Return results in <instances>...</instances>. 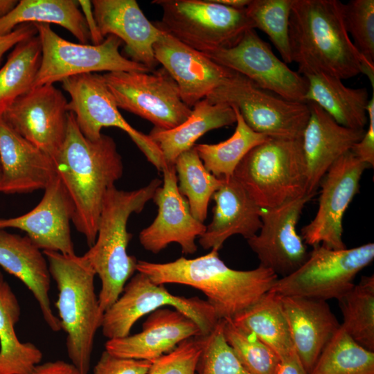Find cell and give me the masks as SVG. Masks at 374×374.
<instances>
[{"mask_svg":"<svg viewBox=\"0 0 374 374\" xmlns=\"http://www.w3.org/2000/svg\"><path fill=\"white\" fill-rule=\"evenodd\" d=\"M53 163L73 204L72 222L90 247L96 239L105 196L123 175L116 144L103 134L97 140L87 139L69 112L65 139Z\"/></svg>","mask_w":374,"mask_h":374,"instance_id":"obj_1","label":"cell"},{"mask_svg":"<svg viewBox=\"0 0 374 374\" xmlns=\"http://www.w3.org/2000/svg\"><path fill=\"white\" fill-rule=\"evenodd\" d=\"M289 39L298 73H322L341 80L374 72L354 46L339 0H292Z\"/></svg>","mask_w":374,"mask_h":374,"instance_id":"obj_2","label":"cell"},{"mask_svg":"<svg viewBox=\"0 0 374 374\" xmlns=\"http://www.w3.org/2000/svg\"><path fill=\"white\" fill-rule=\"evenodd\" d=\"M136 271L157 284H181L200 290L219 319H233L268 292L279 278L260 265L251 270L231 269L214 249L195 258L181 257L166 263L138 260Z\"/></svg>","mask_w":374,"mask_h":374,"instance_id":"obj_3","label":"cell"},{"mask_svg":"<svg viewBox=\"0 0 374 374\" xmlns=\"http://www.w3.org/2000/svg\"><path fill=\"white\" fill-rule=\"evenodd\" d=\"M161 184L162 181L157 178L130 191L118 190L114 186L105 196L96 241L82 256L100 280L98 298L103 312L118 299L136 271L138 260L127 251L132 238L127 230L128 219L133 213L143 210Z\"/></svg>","mask_w":374,"mask_h":374,"instance_id":"obj_4","label":"cell"},{"mask_svg":"<svg viewBox=\"0 0 374 374\" xmlns=\"http://www.w3.org/2000/svg\"><path fill=\"white\" fill-rule=\"evenodd\" d=\"M43 253L58 290L55 305L66 334L68 357L80 374H88L94 338L104 314L95 292L96 273L82 256Z\"/></svg>","mask_w":374,"mask_h":374,"instance_id":"obj_5","label":"cell"},{"mask_svg":"<svg viewBox=\"0 0 374 374\" xmlns=\"http://www.w3.org/2000/svg\"><path fill=\"white\" fill-rule=\"evenodd\" d=\"M233 177L261 208L276 207L307 195L301 139L268 137L247 154Z\"/></svg>","mask_w":374,"mask_h":374,"instance_id":"obj_6","label":"cell"},{"mask_svg":"<svg viewBox=\"0 0 374 374\" xmlns=\"http://www.w3.org/2000/svg\"><path fill=\"white\" fill-rule=\"evenodd\" d=\"M163 11L153 24L161 31L202 53L235 44L253 28L245 8L236 9L213 0H154Z\"/></svg>","mask_w":374,"mask_h":374,"instance_id":"obj_7","label":"cell"},{"mask_svg":"<svg viewBox=\"0 0 374 374\" xmlns=\"http://www.w3.org/2000/svg\"><path fill=\"white\" fill-rule=\"evenodd\" d=\"M206 98L236 108L251 130L271 138L301 139L310 116L308 103L285 99L235 71Z\"/></svg>","mask_w":374,"mask_h":374,"instance_id":"obj_8","label":"cell"},{"mask_svg":"<svg viewBox=\"0 0 374 374\" xmlns=\"http://www.w3.org/2000/svg\"><path fill=\"white\" fill-rule=\"evenodd\" d=\"M165 306L172 307L190 318L203 335L210 333L220 320L207 300L174 295L163 284L155 283L138 271L127 281L118 299L104 312L102 332L108 339L126 337L141 317Z\"/></svg>","mask_w":374,"mask_h":374,"instance_id":"obj_9","label":"cell"},{"mask_svg":"<svg viewBox=\"0 0 374 374\" xmlns=\"http://www.w3.org/2000/svg\"><path fill=\"white\" fill-rule=\"evenodd\" d=\"M374 258V244L335 250L313 247L304 263L293 273L278 278L269 291L323 301L338 299L355 284L357 274Z\"/></svg>","mask_w":374,"mask_h":374,"instance_id":"obj_10","label":"cell"},{"mask_svg":"<svg viewBox=\"0 0 374 374\" xmlns=\"http://www.w3.org/2000/svg\"><path fill=\"white\" fill-rule=\"evenodd\" d=\"M42 46V60L33 88L53 84L64 79L98 71H151L139 62L121 54L122 41L107 35L98 45L77 44L67 41L55 33L50 24H33Z\"/></svg>","mask_w":374,"mask_h":374,"instance_id":"obj_11","label":"cell"},{"mask_svg":"<svg viewBox=\"0 0 374 374\" xmlns=\"http://www.w3.org/2000/svg\"><path fill=\"white\" fill-rule=\"evenodd\" d=\"M103 75L118 108L150 121L156 128H174L192 112L163 67L151 72L114 71Z\"/></svg>","mask_w":374,"mask_h":374,"instance_id":"obj_12","label":"cell"},{"mask_svg":"<svg viewBox=\"0 0 374 374\" xmlns=\"http://www.w3.org/2000/svg\"><path fill=\"white\" fill-rule=\"evenodd\" d=\"M62 85L71 98L67 110L73 114L78 128L87 139L97 140L103 127H118L161 171L164 161L159 148L148 134L134 128L123 117L103 75L87 73L70 76L62 81Z\"/></svg>","mask_w":374,"mask_h":374,"instance_id":"obj_13","label":"cell"},{"mask_svg":"<svg viewBox=\"0 0 374 374\" xmlns=\"http://www.w3.org/2000/svg\"><path fill=\"white\" fill-rule=\"evenodd\" d=\"M203 53L264 89L290 100L305 102L307 79L276 57L269 44L259 37L254 28L247 30L231 47Z\"/></svg>","mask_w":374,"mask_h":374,"instance_id":"obj_14","label":"cell"},{"mask_svg":"<svg viewBox=\"0 0 374 374\" xmlns=\"http://www.w3.org/2000/svg\"><path fill=\"white\" fill-rule=\"evenodd\" d=\"M370 166L351 151L339 158L319 182V207L312 221L301 229L305 244L330 249H346L343 241V218L352 199L359 190L364 171Z\"/></svg>","mask_w":374,"mask_h":374,"instance_id":"obj_15","label":"cell"},{"mask_svg":"<svg viewBox=\"0 0 374 374\" xmlns=\"http://www.w3.org/2000/svg\"><path fill=\"white\" fill-rule=\"evenodd\" d=\"M314 196L305 195L276 207L261 208V227L247 240L259 265L284 277L304 263L309 252L296 225L305 205Z\"/></svg>","mask_w":374,"mask_h":374,"instance_id":"obj_16","label":"cell"},{"mask_svg":"<svg viewBox=\"0 0 374 374\" xmlns=\"http://www.w3.org/2000/svg\"><path fill=\"white\" fill-rule=\"evenodd\" d=\"M67 103L60 89L53 84H44L19 97L1 116L53 161L66 134Z\"/></svg>","mask_w":374,"mask_h":374,"instance_id":"obj_17","label":"cell"},{"mask_svg":"<svg viewBox=\"0 0 374 374\" xmlns=\"http://www.w3.org/2000/svg\"><path fill=\"white\" fill-rule=\"evenodd\" d=\"M161 172L162 184L152 197L158 207L157 215L140 232V243L153 253L177 243L183 253L193 254L197 249L195 240L205 232L206 226L193 217L187 199L180 193L175 166L165 164Z\"/></svg>","mask_w":374,"mask_h":374,"instance_id":"obj_18","label":"cell"},{"mask_svg":"<svg viewBox=\"0 0 374 374\" xmlns=\"http://www.w3.org/2000/svg\"><path fill=\"white\" fill-rule=\"evenodd\" d=\"M44 190L42 199L29 212L15 217L0 218V229L13 228L24 231L43 251L75 254L70 228L74 213L72 200L57 175Z\"/></svg>","mask_w":374,"mask_h":374,"instance_id":"obj_19","label":"cell"},{"mask_svg":"<svg viewBox=\"0 0 374 374\" xmlns=\"http://www.w3.org/2000/svg\"><path fill=\"white\" fill-rule=\"evenodd\" d=\"M154 53L157 62L177 84L184 103L190 108L233 71L164 32L154 44Z\"/></svg>","mask_w":374,"mask_h":374,"instance_id":"obj_20","label":"cell"},{"mask_svg":"<svg viewBox=\"0 0 374 374\" xmlns=\"http://www.w3.org/2000/svg\"><path fill=\"white\" fill-rule=\"evenodd\" d=\"M202 335L190 318L174 308H161L149 314L140 332L108 339L105 350L117 357L153 362L184 340Z\"/></svg>","mask_w":374,"mask_h":374,"instance_id":"obj_21","label":"cell"},{"mask_svg":"<svg viewBox=\"0 0 374 374\" xmlns=\"http://www.w3.org/2000/svg\"><path fill=\"white\" fill-rule=\"evenodd\" d=\"M310 116L301 136L307 172V195H314L330 167L363 137L365 130L337 123L316 103L306 102Z\"/></svg>","mask_w":374,"mask_h":374,"instance_id":"obj_22","label":"cell"},{"mask_svg":"<svg viewBox=\"0 0 374 374\" xmlns=\"http://www.w3.org/2000/svg\"><path fill=\"white\" fill-rule=\"evenodd\" d=\"M93 11L104 38L112 35L125 44L132 60L143 64L151 71L159 64L154 44L163 31L145 17L135 0H93Z\"/></svg>","mask_w":374,"mask_h":374,"instance_id":"obj_23","label":"cell"},{"mask_svg":"<svg viewBox=\"0 0 374 374\" xmlns=\"http://www.w3.org/2000/svg\"><path fill=\"white\" fill-rule=\"evenodd\" d=\"M0 193L44 189L56 175L52 159L14 130L0 116Z\"/></svg>","mask_w":374,"mask_h":374,"instance_id":"obj_24","label":"cell"},{"mask_svg":"<svg viewBox=\"0 0 374 374\" xmlns=\"http://www.w3.org/2000/svg\"><path fill=\"white\" fill-rule=\"evenodd\" d=\"M279 299L294 350L309 374L341 323L326 301L299 296Z\"/></svg>","mask_w":374,"mask_h":374,"instance_id":"obj_25","label":"cell"},{"mask_svg":"<svg viewBox=\"0 0 374 374\" xmlns=\"http://www.w3.org/2000/svg\"><path fill=\"white\" fill-rule=\"evenodd\" d=\"M212 199L215 202L213 219L199 237L204 249L219 251L224 242L233 235L247 240L260 230L261 208L233 177L224 179Z\"/></svg>","mask_w":374,"mask_h":374,"instance_id":"obj_26","label":"cell"},{"mask_svg":"<svg viewBox=\"0 0 374 374\" xmlns=\"http://www.w3.org/2000/svg\"><path fill=\"white\" fill-rule=\"evenodd\" d=\"M0 267L20 280L31 292L50 329L53 332L61 330L60 319L51 305V276L43 251L27 235L0 229Z\"/></svg>","mask_w":374,"mask_h":374,"instance_id":"obj_27","label":"cell"},{"mask_svg":"<svg viewBox=\"0 0 374 374\" xmlns=\"http://www.w3.org/2000/svg\"><path fill=\"white\" fill-rule=\"evenodd\" d=\"M236 123L233 108L224 103H212L206 98L197 102L188 118L170 129L154 128L148 136L159 148L166 165H174L176 159L190 150L208 131Z\"/></svg>","mask_w":374,"mask_h":374,"instance_id":"obj_28","label":"cell"},{"mask_svg":"<svg viewBox=\"0 0 374 374\" xmlns=\"http://www.w3.org/2000/svg\"><path fill=\"white\" fill-rule=\"evenodd\" d=\"M308 89L305 102L316 103L339 125L364 130L368 123L367 89L350 88L342 80L322 73H306Z\"/></svg>","mask_w":374,"mask_h":374,"instance_id":"obj_29","label":"cell"},{"mask_svg":"<svg viewBox=\"0 0 374 374\" xmlns=\"http://www.w3.org/2000/svg\"><path fill=\"white\" fill-rule=\"evenodd\" d=\"M24 24H54L66 29L81 44H87L90 39L78 1L21 0L15 8L0 19V37Z\"/></svg>","mask_w":374,"mask_h":374,"instance_id":"obj_30","label":"cell"},{"mask_svg":"<svg viewBox=\"0 0 374 374\" xmlns=\"http://www.w3.org/2000/svg\"><path fill=\"white\" fill-rule=\"evenodd\" d=\"M20 315L19 301L4 280L0 284V374H32L42 361V351L17 336L15 328Z\"/></svg>","mask_w":374,"mask_h":374,"instance_id":"obj_31","label":"cell"},{"mask_svg":"<svg viewBox=\"0 0 374 374\" xmlns=\"http://www.w3.org/2000/svg\"><path fill=\"white\" fill-rule=\"evenodd\" d=\"M253 333L281 358L294 350L279 295L269 291L231 319Z\"/></svg>","mask_w":374,"mask_h":374,"instance_id":"obj_32","label":"cell"},{"mask_svg":"<svg viewBox=\"0 0 374 374\" xmlns=\"http://www.w3.org/2000/svg\"><path fill=\"white\" fill-rule=\"evenodd\" d=\"M41 60L42 46L37 35L14 46L0 69V116L33 88Z\"/></svg>","mask_w":374,"mask_h":374,"instance_id":"obj_33","label":"cell"},{"mask_svg":"<svg viewBox=\"0 0 374 374\" xmlns=\"http://www.w3.org/2000/svg\"><path fill=\"white\" fill-rule=\"evenodd\" d=\"M232 107L236 115V127L233 134L228 139L218 143L194 145L204 167L220 179L233 177L237 166L247 154L268 139L251 130L238 110Z\"/></svg>","mask_w":374,"mask_h":374,"instance_id":"obj_34","label":"cell"},{"mask_svg":"<svg viewBox=\"0 0 374 374\" xmlns=\"http://www.w3.org/2000/svg\"><path fill=\"white\" fill-rule=\"evenodd\" d=\"M174 166L180 193L186 197L193 217L204 223L209 202L223 179L215 177L204 167L194 146L181 153Z\"/></svg>","mask_w":374,"mask_h":374,"instance_id":"obj_35","label":"cell"},{"mask_svg":"<svg viewBox=\"0 0 374 374\" xmlns=\"http://www.w3.org/2000/svg\"><path fill=\"white\" fill-rule=\"evenodd\" d=\"M341 328L357 344L374 352V276H363L337 299Z\"/></svg>","mask_w":374,"mask_h":374,"instance_id":"obj_36","label":"cell"},{"mask_svg":"<svg viewBox=\"0 0 374 374\" xmlns=\"http://www.w3.org/2000/svg\"><path fill=\"white\" fill-rule=\"evenodd\" d=\"M309 374H374V352L357 344L340 326Z\"/></svg>","mask_w":374,"mask_h":374,"instance_id":"obj_37","label":"cell"},{"mask_svg":"<svg viewBox=\"0 0 374 374\" xmlns=\"http://www.w3.org/2000/svg\"><path fill=\"white\" fill-rule=\"evenodd\" d=\"M292 0H250L247 15L254 29L264 32L286 64L292 62L289 22Z\"/></svg>","mask_w":374,"mask_h":374,"instance_id":"obj_38","label":"cell"},{"mask_svg":"<svg viewBox=\"0 0 374 374\" xmlns=\"http://www.w3.org/2000/svg\"><path fill=\"white\" fill-rule=\"evenodd\" d=\"M223 320L225 339L250 374H274L279 358L253 333Z\"/></svg>","mask_w":374,"mask_h":374,"instance_id":"obj_39","label":"cell"},{"mask_svg":"<svg viewBox=\"0 0 374 374\" xmlns=\"http://www.w3.org/2000/svg\"><path fill=\"white\" fill-rule=\"evenodd\" d=\"M196 374H250L227 343L222 319L210 333L203 336Z\"/></svg>","mask_w":374,"mask_h":374,"instance_id":"obj_40","label":"cell"},{"mask_svg":"<svg viewBox=\"0 0 374 374\" xmlns=\"http://www.w3.org/2000/svg\"><path fill=\"white\" fill-rule=\"evenodd\" d=\"M344 19L357 50L374 64V0H351L344 3Z\"/></svg>","mask_w":374,"mask_h":374,"instance_id":"obj_41","label":"cell"},{"mask_svg":"<svg viewBox=\"0 0 374 374\" xmlns=\"http://www.w3.org/2000/svg\"><path fill=\"white\" fill-rule=\"evenodd\" d=\"M203 336L189 338L152 362L148 374H196Z\"/></svg>","mask_w":374,"mask_h":374,"instance_id":"obj_42","label":"cell"},{"mask_svg":"<svg viewBox=\"0 0 374 374\" xmlns=\"http://www.w3.org/2000/svg\"><path fill=\"white\" fill-rule=\"evenodd\" d=\"M152 362L115 356L105 350L93 371V374H148Z\"/></svg>","mask_w":374,"mask_h":374,"instance_id":"obj_43","label":"cell"},{"mask_svg":"<svg viewBox=\"0 0 374 374\" xmlns=\"http://www.w3.org/2000/svg\"><path fill=\"white\" fill-rule=\"evenodd\" d=\"M368 128L363 137L351 148L353 154L370 167L374 165V97L367 106Z\"/></svg>","mask_w":374,"mask_h":374,"instance_id":"obj_44","label":"cell"},{"mask_svg":"<svg viewBox=\"0 0 374 374\" xmlns=\"http://www.w3.org/2000/svg\"><path fill=\"white\" fill-rule=\"evenodd\" d=\"M37 35V30L33 24H24L17 26L10 33L0 37V60L19 42Z\"/></svg>","mask_w":374,"mask_h":374,"instance_id":"obj_45","label":"cell"},{"mask_svg":"<svg viewBox=\"0 0 374 374\" xmlns=\"http://www.w3.org/2000/svg\"><path fill=\"white\" fill-rule=\"evenodd\" d=\"M78 3L84 16L92 44L98 45L101 44L105 38L101 35L96 20L91 1L78 0Z\"/></svg>","mask_w":374,"mask_h":374,"instance_id":"obj_46","label":"cell"},{"mask_svg":"<svg viewBox=\"0 0 374 374\" xmlns=\"http://www.w3.org/2000/svg\"><path fill=\"white\" fill-rule=\"evenodd\" d=\"M32 374H80V373L72 363L55 360L39 364Z\"/></svg>","mask_w":374,"mask_h":374,"instance_id":"obj_47","label":"cell"},{"mask_svg":"<svg viewBox=\"0 0 374 374\" xmlns=\"http://www.w3.org/2000/svg\"><path fill=\"white\" fill-rule=\"evenodd\" d=\"M274 374H308L296 351L279 359Z\"/></svg>","mask_w":374,"mask_h":374,"instance_id":"obj_48","label":"cell"},{"mask_svg":"<svg viewBox=\"0 0 374 374\" xmlns=\"http://www.w3.org/2000/svg\"><path fill=\"white\" fill-rule=\"evenodd\" d=\"M215 2L222 4L224 6L236 8L244 9L250 2V0H213Z\"/></svg>","mask_w":374,"mask_h":374,"instance_id":"obj_49","label":"cell"},{"mask_svg":"<svg viewBox=\"0 0 374 374\" xmlns=\"http://www.w3.org/2000/svg\"><path fill=\"white\" fill-rule=\"evenodd\" d=\"M17 0H0V19L8 15L17 5Z\"/></svg>","mask_w":374,"mask_h":374,"instance_id":"obj_50","label":"cell"},{"mask_svg":"<svg viewBox=\"0 0 374 374\" xmlns=\"http://www.w3.org/2000/svg\"><path fill=\"white\" fill-rule=\"evenodd\" d=\"M3 281H4V278H3V276L2 273H1V271H0V284H1V283H3Z\"/></svg>","mask_w":374,"mask_h":374,"instance_id":"obj_51","label":"cell"},{"mask_svg":"<svg viewBox=\"0 0 374 374\" xmlns=\"http://www.w3.org/2000/svg\"><path fill=\"white\" fill-rule=\"evenodd\" d=\"M1 166L0 163V181H1Z\"/></svg>","mask_w":374,"mask_h":374,"instance_id":"obj_52","label":"cell"}]
</instances>
